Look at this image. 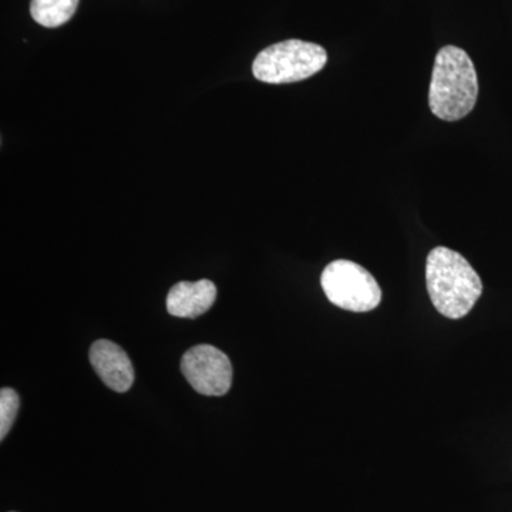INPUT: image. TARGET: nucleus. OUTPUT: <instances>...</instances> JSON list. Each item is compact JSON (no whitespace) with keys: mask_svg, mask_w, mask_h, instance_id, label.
<instances>
[{"mask_svg":"<svg viewBox=\"0 0 512 512\" xmlns=\"http://www.w3.org/2000/svg\"><path fill=\"white\" fill-rule=\"evenodd\" d=\"M426 282L434 308L448 319L464 318L483 293V282L473 266L446 247L434 248L427 256Z\"/></svg>","mask_w":512,"mask_h":512,"instance_id":"nucleus-1","label":"nucleus"},{"mask_svg":"<svg viewBox=\"0 0 512 512\" xmlns=\"http://www.w3.org/2000/svg\"><path fill=\"white\" fill-rule=\"evenodd\" d=\"M217 299V286L208 279L178 282L167 296V311L175 318L195 319L210 311Z\"/></svg>","mask_w":512,"mask_h":512,"instance_id":"nucleus-7","label":"nucleus"},{"mask_svg":"<svg viewBox=\"0 0 512 512\" xmlns=\"http://www.w3.org/2000/svg\"><path fill=\"white\" fill-rule=\"evenodd\" d=\"M328 63V53L316 43L291 39L266 47L252 64L259 82L286 84L302 82L319 73Z\"/></svg>","mask_w":512,"mask_h":512,"instance_id":"nucleus-3","label":"nucleus"},{"mask_svg":"<svg viewBox=\"0 0 512 512\" xmlns=\"http://www.w3.org/2000/svg\"><path fill=\"white\" fill-rule=\"evenodd\" d=\"M478 79L470 56L456 46L437 53L429 92L430 109L444 121L464 119L476 106Z\"/></svg>","mask_w":512,"mask_h":512,"instance_id":"nucleus-2","label":"nucleus"},{"mask_svg":"<svg viewBox=\"0 0 512 512\" xmlns=\"http://www.w3.org/2000/svg\"><path fill=\"white\" fill-rule=\"evenodd\" d=\"M333 305L350 312H370L382 301V289L367 269L348 259L330 262L320 278Z\"/></svg>","mask_w":512,"mask_h":512,"instance_id":"nucleus-4","label":"nucleus"},{"mask_svg":"<svg viewBox=\"0 0 512 512\" xmlns=\"http://www.w3.org/2000/svg\"><path fill=\"white\" fill-rule=\"evenodd\" d=\"M19 410V396L15 390L3 387L0 390V440L8 436Z\"/></svg>","mask_w":512,"mask_h":512,"instance_id":"nucleus-9","label":"nucleus"},{"mask_svg":"<svg viewBox=\"0 0 512 512\" xmlns=\"http://www.w3.org/2000/svg\"><path fill=\"white\" fill-rule=\"evenodd\" d=\"M90 363L97 375L114 392L124 393L134 383L130 357L111 340L100 339L90 349Z\"/></svg>","mask_w":512,"mask_h":512,"instance_id":"nucleus-6","label":"nucleus"},{"mask_svg":"<svg viewBox=\"0 0 512 512\" xmlns=\"http://www.w3.org/2000/svg\"><path fill=\"white\" fill-rule=\"evenodd\" d=\"M79 0H32L30 15L45 28H59L76 13Z\"/></svg>","mask_w":512,"mask_h":512,"instance_id":"nucleus-8","label":"nucleus"},{"mask_svg":"<svg viewBox=\"0 0 512 512\" xmlns=\"http://www.w3.org/2000/svg\"><path fill=\"white\" fill-rule=\"evenodd\" d=\"M181 372L195 392L204 396H224L231 389V360L214 346L198 345L188 350L181 359Z\"/></svg>","mask_w":512,"mask_h":512,"instance_id":"nucleus-5","label":"nucleus"}]
</instances>
